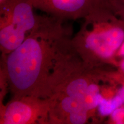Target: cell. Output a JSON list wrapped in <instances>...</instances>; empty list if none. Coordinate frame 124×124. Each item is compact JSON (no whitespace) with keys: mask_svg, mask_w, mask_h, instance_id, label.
Returning <instances> with one entry per match:
<instances>
[{"mask_svg":"<svg viewBox=\"0 0 124 124\" xmlns=\"http://www.w3.org/2000/svg\"><path fill=\"white\" fill-rule=\"evenodd\" d=\"M118 54L120 56H121L122 57H124V41L122 44L121 46H120V49H119Z\"/></svg>","mask_w":124,"mask_h":124,"instance_id":"9","label":"cell"},{"mask_svg":"<svg viewBox=\"0 0 124 124\" xmlns=\"http://www.w3.org/2000/svg\"><path fill=\"white\" fill-rule=\"evenodd\" d=\"M64 21L41 16L22 44L2 56L1 81L9 87L12 97H49L57 74L75 51Z\"/></svg>","mask_w":124,"mask_h":124,"instance_id":"1","label":"cell"},{"mask_svg":"<svg viewBox=\"0 0 124 124\" xmlns=\"http://www.w3.org/2000/svg\"><path fill=\"white\" fill-rule=\"evenodd\" d=\"M51 99L34 96L12 97L1 108V124H49Z\"/></svg>","mask_w":124,"mask_h":124,"instance_id":"4","label":"cell"},{"mask_svg":"<svg viewBox=\"0 0 124 124\" xmlns=\"http://www.w3.org/2000/svg\"><path fill=\"white\" fill-rule=\"evenodd\" d=\"M35 8L64 20L84 18L97 9L110 5V0H30Z\"/></svg>","mask_w":124,"mask_h":124,"instance_id":"5","label":"cell"},{"mask_svg":"<svg viewBox=\"0 0 124 124\" xmlns=\"http://www.w3.org/2000/svg\"><path fill=\"white\" fill-rule=\"evenodd\" d=\"M30 0H5L0 4V47L3 55L15 50L38 25L41 16Z\"/></svg>","mask_w":124,"mask_h":124,"instance_id":"3","label":"cell"},{"mask_svg":"<svg viewBox=\"0 0 124 124\" xmlns=\"http://www.w3.org/2000/svg\"><path fill=\"white\" fill-rule=\"evenodd\" d=\"M123 102V100L119 95L108 100L102 97L98 105V111L102 116L111 114L117 108L121 106Z\"/></svg>","mask_w":124,"mask_h":124,"instance_id":"6","label":"cell"},{"mask_svg":"<svg viewBox=\"0 0 124 124\" xmlns=\"http://www.w3.org/2000/svg\"><path fill=\"white\" fill-rule=\"evenodd\" d=\"M113 10H118L124 12V0H110Z\"/></svg>","mask_w":124,"mask_h":124,"instance_id":"8","label":"cell"},{"mask_svg":"<svg viewBox=\"0 0 124 124\" xmlns=\"http://www.w3.org/2000/svg\"><path fill=\"white\" fill-rule=\"evenodd\" d=\"M111 5L94 10L83 18L72 47L85 67L93 69L98 60L112 58L124 41V28L116 21Z\"/></svg>","mask_w":124,"mask_h":124,"instance_id":"2","label":"cell"},{"mask_svg":"<svg viewBox=\"0 0 124 124\" xmlns=\"http://www.w3.org/2000/svg\"><path fill=\"white\" fill-rule=\"evenodd\" d=\"M5 1V0H0V4H2L4 2V1Z\"/></svg>","mask_w":124,"mask_h":124,"instance_id":"12","label":"cell"},{"mask_svg":"<svg viewBox=\"0 0 124 124\" xmlns=\"http://www.w3.org/2000/svg\"><path fill=\"white\" fill-rule=\"evenodd\" d=\"M120 67H121V69L124 72V59L122 60L121 62Z\"/></svg>","mask_w":124,"mask_h":124,"instance_id":"11","label":"cell"},{"mask_svg":"<svg viewBox=\"0 0 124 124\" xmlns=\"http://www.w3.org/2000/svg\"><path fill=\"white\" fill-rule=\"evenodd\" d=\"M111 117L116 124H124V108H117L111 114Z\"/></svg>","mask_w":124,"mask_h":124,"instance_id":"7","label":"cell"},{"mask_svg":"<svg viewBox=\"0 0 124 124\" xmlns=\"http://www.w3.org/2000/svg\"><path fill=\"white\" fill-rule=\"evenodd\" d=\"M118 95L122 98V99L123 100L124 102V87L122 88L118 92Z\"/></svg>","mask_w":124,"mask_h":124,"instance_id":"10","label":"cell"}]
</instances>
